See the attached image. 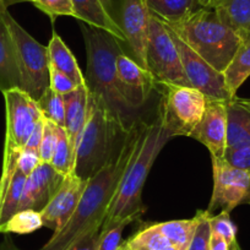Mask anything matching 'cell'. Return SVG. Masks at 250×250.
Listing matches in <instances>:
<instances>
[{
  "mask_svg": "<svg viewBox=\"0 0 250 250\" xmlns=\"http://www.w3.org/2000/svg\"><path fill=\"white\" fill-rule=\"evenodd\" d=\"M31 3V0H0V11L8 10L9 6L20 3Z\"/></svg>",
  "mask_w": 250,
  "mask_h": 250,
  "instance_id": "obj_42",
  "label": "cell"
},
{
  "mask_svg": "<svg viewBox=\"0 0 250 250\" xmlns=\"http://www.w3.org/2000/svg\"><path fill=\"white\" fill-rule=\"evenodd\" d=\"M212 160L213 189L208 211L216 210L230 212L237 206L250 205V173L235 168L223 158Z\"/></svg>",
  "mask_w": 250,
  "mask_h": 250,
  "instance_id": "obj_10",
  "label": "cell"
},
{
  "mask_svg": "<svg viewBox=\"0 0 250 250\" xmlns=\"http://www.w3.org/2000/svg\"><path fill=\"white\" fill-rule=\"evenodd\" d=\"M37 104L45 119L58 126L64 128L65 107H64V100H62V95L54 92L50 87H47V90L37 100Z\"/></svg>",
  "mask_w": 250,
  "mask_h": 250,
  "instance_id": "obj_29",
  "label": "cell"
},
{
  "mask_svg": "<svg viewBox=\"0 0 250 250\" xmlns=\"http://www.w3.org/2000/svg\"><path fill=\"white\" fill-rule=\"evenodd\" d=\"M125 243H126V242H125ZM126 250H133V249H129V248H128V245H126Z\"/></svg>",
  "mask_w": 250,
  "mask_h": 250,
  "instance_id": "obj_47",
  "label": "cell"
},
{
  "mask_svg": "<svg viewBox=\"0 0 250 250\" xmlns=\"http://www.w3.org/2000/svg\"><path fill=\"white\" fill-rule=\"evenodd\" d=\"M227 148L250 143V98L234 96L226 101Z\"/></svg>",
  "mask_w": 250,
  "mask_h": 250,
  "instance_id": "obj_19",
  "label": "cell"
},
{
  "mask_svg": "<svg viewBox=\"0 0 250 250\" xmlns=\"http://www.w3.org/2000/svg\"><path fill=\"white\" fill-rule=\"evenodd\" d=\"M44 117L42 119L38 120V123L36 124L35 129H33L32 134H31L30 139H28L27 144H26L25 148H32V150H37L40 148L41 141H42L43 136V128H44Z\"/></svg>",
  "mask_w": 250,
  "mask_h": 250,
  "instance_id": "obj_40",
  "label": "cell"
},
{
  "mask_svg": "<svg viewBox=\"0 0 250 250\" xmlns=\"http://www.w3.org/2000/svg\"><path fill=\"white\" fill-rule=\"evenodd\" d=\"M49 87L59 95H66L79 87L68 75L49 65Z\"/></svg>",
  "mask_w": 250,
  "mask_h": 250,
  "instance_id": "obj_37",
  "label": "cell"
},
{
  "mask_svg": "<svg viewBox=\"0 0 250 250\" xmlns=\"http://www.w3.org/2000/svg\"><path fill=\"white\" fill-rule=\"evenodd\" d=\"M118 250H126V243H122V245L119 247V249Z\"/></svg>",
  "mask_w": 250,
  "mask_h": 250,
  "instance_id": "obj_46",
  "label": "cell"
},
{
  "mask_svg": "<svg viewBox=\"0 0 250 250\" xmlns=\"http://www.w3.org/2000/svg\"><path fill=\"white\" fill-rule=\"evenodd\" d=\"M40 153L37 150L32 148H23L22 152L20 153L18 160V169L26 177L31 174L38 166L41 165Z\"/></svg>",
  "mask_w": 250,
  "mask_h": 250,
  "instance_id": "obj_38",
  "label": "cell"
},
{
  "mask_svg": "<svg viewBox=\"0 0 250 250\" xmlns=\"http://www.w3.org/2000/svg\"><path fill=\"white\" fill-rule=\"evenodd\" d=\"M129 249L133 250H177L167 237L152 223L141 228L138 233L126 240Z\"/></svg>",
  "mask_w": 250,
  "mask_h": 250,
  "instance_id": "obj_26",
  "label": "cell"
},
{
  "mask_svg": "<svg viewBox=\"0 0 250 250\" xmlns=\"http://www.w3.org/2000/svg\"><path fill=\"white\" fill-rule=\"evenodd\" d=\"M65 175L60 174L50 163H41L27 177L23 188L20 210L42 211L62 185Z\"/></svg>",
  "mask_w": 250,
  "mask_h": 250,
  "instance_id": "obj_15",
  "label": "cell"
},
{
  "mask_svg": "<svg viewBox=\"0 0 250 250\" xmlns=\"http://www.w3.org/2000/svg\"><path fill=\"white\" fill-rule=\"evenodd\" d=\"M242 42L223 71L226 86L230 95L237 96V91L250 76V33L240 36Z\"/></svg>",
  "mask_w": 250,
  "mask_h": 250,
  "instance_id": "obj_23",
  "label": "cell"
},
{
  "mask_svg": "<svg viewBox=\"0 0 250 250\" xmlns=\"http://www.w3.org/2000/svg\"><path fill=\"white\" fill-rule=\"evenodd\" d=\"M21 88L15 45L8 26L0 18V91Z\"/></svg>",
  "mask_w": 250,
  "mask_h": 250,
  "instance_id": "obj_20",
  "label": "cell"
},
{
  "mask_svg": "<svg viewBox=\"0 0 250 250\" xmlns=\"http://www.w3.org/2000/svg\"><path fill=\"white\" fill-rule=\"evenodd\" d=\"M58 128H59L58 125L53 124L52 122L47 119L44 120L42 141H41L40 148H38V153H40L42 163H50V161H52L58 143Z\"/></svg>",
  "mask_w": 250,
  "mask_h": 250,
  "instance_id": "obj_33",
  "label": "cell"
},
{
  "mask_svg": "<svg viewBox=\"0 0 250 250\" xmlns=\"http://www.w3.org/2000/svg\"><path fill=\"white\" fill-rule=\"evenodd\" d=\"M222 158L233 167L250 173V143L226 148Z\"/></svg>",
  "mask_w": 250,
  "mask_h": 250,
  "instance_id": "obj_36",
  "label": "cell"
},
{
  "mask_svg": "<svg viewBox=\"0 0 250 250\" xmlns=\"http://www.w3.org/2000/svg\"><path fill=\"white\" fill-rule=\"evenodd\" d=\"M208 8L240 36L250 33V0H211Z\"/></svg>",
  "mask_w": 250,
  "mask_h": 250,
  "instance_id": "obj_22",
  "label": "cell"
},
{
  "mask_svg": "<svg viewBox=\"0 0 250 250\" xmlns=\"http://www.w3.org/2000/svg\"><path fill=\"white\" fill-rule=\"evenodd\" d=\"M146 69L155 83L190 86L183 70L179 52L167 26L151 14L146 43Z\"/></svg>",
  "mask_w": 250,
  "mask_h": 250,
  "instance_id": "obj_9",
  "label": "cell"
},
{
  "mask_svg": "<svg viewBox=\"0 0 250 250\" xmlns=\"http://www.w3.org/2000/svg\"><path fill=\"white\" fill-rule=\"evenodd\" d=\"M163 23L220 73L226 70L242 42L239 33L211 8H198L178 22Z\"/></svg>",
  "mask_w": 250,
  "mask_h": 250,
  "instance_id": "obj_4",
  "label": "cell"
},
{
  "mask_svg": "<svg viewBox=\"0 0 250 250\" xmlns=\"http://www.w3.org/2000/svg\"><path fill=\"white\" fill-rule=\"evenodd\" d=\"M0 18L8 26L15 45L21 75V90L37 101L49 87L50 62L48 48L36 41L8 10L0 11Z\"/></svg>",
  "mask_w": 250,
  "mask_h": 250,
  "instance_id": "obj_8",
  "label": "cell"
},
{
  "mask_svg": "<svg viewBox=\"0 0 250 250\" xmlns=\"http://www.w3.org/2000/svg\"><path fill=\"white\" fill-rule=\"evenodd\" d=\"M74 163H75V155H74V151L69 143L66 131L65 129L59 126L58 128L57 147H55L50 165L60 174L68 175L69 173H73Z\"/></svg>",
  "mask_w": 250,
  "mask_h": 250,
  "instance_id": "obj_30",
  "label": "cell"
},
{
  "mask_svg": "<svg viewBox=\"0 0 250 250\" xmlns=\"http://www.w3.org/2000/svg\"><path fill=\"white\" fill-rule=\"evenodd\" d=\"M102 227H95L76 240L68 250H97Z\"/></svg>",
  "mask_w": 250,
  "mask_h": 250,
  "instance_id": "obj_39",
  "label": "cell"
},
{
  "mask_svg": "<svg viewBox=\"0 0 250 250\" xmlns=\"http://www.w3.org/2000/svg\"><path fill=\"white\" fill-rule=\"evenodd\" d=\"M211 0H198L199 8H208Z\"/></svg>",
  "mask_w": 250,
  "mask_h": 250,
  "instance_id": "obj_44",
  "label": "cell"
},
{
  "mask_svg": "<svg viewBox=\"0 0 250 250\" xmlns=\"http://www.w3.org/2000/svg\"><path fill=\"white\" fill-rule=\"evenodd\" d=\"M131 223L125 220L118 222L117 225L101 229L100 240H98L97 250H118L122 245V233L126 226Z\"/></svg>",
  "mask_w": 250,
  "mask_h": 250,
  "instance_id": "obj_35",
  "label": "cell"
},
{
  "mask_svg": "<svg viewBox=\"0 0 250 250\" xmlns=\"http://www.w3.org/2000/svg\"><path fill=\"white\" fill-rule=\"evenodd\" d=\"M81 32L87 55L85 78L88 90L105 101L126 133L138 118L135 117L136 109L129 102L126 91L118 78L117 58L124 52L119 44L120 41L110 33L85 22L81 25Z\"/></svg>",
  "mask_w": 250,
  "mask_h": 250,
  "instance_id": "obj_2",
  "label": "cell"
},
{
  "mask_svg": "<svg viewBox=\"0 0 250 250\" xmlns=\"http://www.w3.org/2000/svg\"><path fill=\"white\" fill-rule=\"evenodd\" d=\"M0 250H20L15 244H14L13 239L10 237H5L4 240L0 243Z\"/></svg>",
  "mask_w": 250,
  "mask_h": 250,
  "instance_id": "obj_43",
  "label": "cell"
},
{
  "mask_svg": "<svg viewBox=\"0 0 250 250\" xmlns=\"http://www.w3.org/2000/svg\"><path fill=\"white\" fill-rule=\"evenodd\" d=\"M229 213L230 212H227V211H221L217 215H211L210 227L211 232L222 235L230 245L237 240V227L230 220Z\"/></svg>",
  "mask_w": 250,
  "mask_h": 250,
  "instance_id": "obj_34",
  "label": "cell"
},
{
  "mask_svg": "<svg viewBox=\"0 0 250 250\" xmlns=\"http://www.w3.org/2000/svg\"><path fill=\"white\" fill-rule=\"evenodd\" d=\"M199 217L188 218V220H174L167 222L156 223L158 229L169 239L177 250H188L198 226Z\"/></svg>",
  "mask_w": 250,
  "mask_h": 250,
  "instance_id": "obj_25",
  "label": "cell"
},
{
  "mask_svg": "<svg viewBox=\"0 0 250 250\" xmlns=\"http://www.w3.org/2000/svg\"><path fill=\"white\" fill-rule=\"evenodd\" d=\"M3 96L5 100L6 133L0 175V201L3 200L18 170L19 156L26 147L38 120L43 118L37 101L21 88L4 91Z\"/></svg>",
  "mask_w": 250,
  "mask_h": 250,
  "instance_id": "obj_6",
  "label": "cell"
},
{
  "mask_svg": "<svg viewBox=\"0 0 250 250\" xmlns=\"http://www.w3.org/2000/svg\"><path fill=\"white\" fill-rule=\"evenodd\" d=\"M86 184L87 180L81 179L74 173L65 175L52 200L41 211L43 226L54 230V233L59 232L75 212Z\"/></svg>",
  "mask_w": 250,
  "mask_h": 250,
  "instance_id": "obj_12",
  "label": "cell"
},
{
  "mask_svg": "<svg viewBox=\"0 0 250 250\" xmlns=\"http://www.w3.org/2000/svg\"><path fill=\"white\" fill-rule=\"evenodd\" d=\"M210 250H230V245L222 235L211 232L210 235Z\"/></svg>",
  "mask_w": 250,
  "mask_h": 250,
  "instance_id": "obj_41",
  "label": "cell"
},
{
  "mask_svg": "<svg viewBox=\"0 0 250 250\" xmlns=\"http://www.w3.org/2000/svg\"><path fill=\"white\" fill-rule=\"evenodd\" d=\"M125 134L105 101L88 90L87 115L76 147L74 174L83 180L92 178L117 152L115 144Z\"/></svg>",
  "mask_w": 250,
  "mask_h": 250,
  "instance_id": "obj_5",
  "label": "cell"
},
{
  "mask_svg": "<svg viewBox=\"0 0 250 250\" xmlns=\"http://www.w3.org/2000/svg\"><path fill=\"white\" fill-rule=\"evenodd\" d=\"M160 92L157 115L170 139L190 138L205 113L208 97L191 86L168 83H155Z\"/></svg>",
  "mask_w": 250,
  "mask_h": 250,
  "instance_id": "obj_7",
  "label": "cell"
},
{
  "mask_svg": "<svg viewBox=\"0 0 250 250\" xmlns=\"http://www.w3.org/2000/svg\"><path fill=\"white\" fill-rule=\"evenodd\" d=\"M47 48L50 65L53 68L68 75L78 86L86 83V78L79 66L78 60L55 30H53L52 38Z\"/></svg>",
  "mask_w": 250,
  "mask_h": 250,
  "instance_id": "obj_21",
  "label": "cell"
},
{
  "mask_svg": "<svg viewBox=\"0 0 250 250\" xmlns=\"http://www.w3.org/2000/svg\"><path fill=\"white\" fill-rule=\"evenodd\" d=\"M230 250H242V248L239 247V244H238L237 240H235L233 244H230Z\"/></svg>",
  "mask_w": 250,
  "mask_h": 250,
  "instance_id": "obj_45",
  "label": "cell"
},
{
  "mask_svg": "<svg viewBox=\"0 0 250 250\" xmlns=\"http://www.w3.org/2000/svg\"><path fill=\"white\" fill-rule=\"evenodd\" d=\"M62 100H64V107H65L64 129H65L69 143H70L74 155H75L81 133L85 126L86 115H87V83L80 85L76 90L71 91L66 95H62Z\"/></svg>",
  "mask_w": 250,
  "mask_h": 250,
  "instance_id": "obj_18",
  "label": "cell"
},
{
  "mask_svg": "<svg viewBox=\"0 0 250 250\" xmlns=\"http://www.w3.org/2000/svg\"><path fill=\"white\" fill-rule=\"evenodd\" d=\"M76 19L93 27L110 33L125 43L124 33L112 14V4L107 0H71Z\"/></svg>",
  "mask_w": 250,
  "mask_h": 250,
  "instance_id": "obj_17",
  "label": "cell"
},
{
  "mask_svg": "<svg viewBox=\"0 0 250 250\" xmlns=\"http://www.w3.org/2000/svg\"><path fill=\"white\" fill-rule=\"evenodd\" d=\"M168 140H170V136L165 130L161 118L157 115L156 119L147 123L140 147L125 170L102 229L125 220L133 223L143 216L146 210L143 204L144 185L158 153Z\"/></svg>",
  "mask_w": 250,
  "mask_h": 250,
  "instance_id": "obj_3",
  "label": "cell"
},
{
  "mask_svg": "<svg viewBox=\"0 0 250 250\" xmlns=\"http://www.w3.org/2000/svg\"><path fill=\"white\" fill-rule=\"evenodd\" d=\"M107 1H109V3H110V4H112V0H107Z\"/></svg>",
  "mask_w": 250,
  "mask_h": 250,
  "instance_id": "obj_48",
  "label": "cell"
},
{
  "mask_svg": "<svg viewBox=\"0 0 250 250\" xmlns=\"http://www.w3.org/2000/svg\"><path fill=\"white\" fill-rule=\"evenodd\" d=\"M150 16L146 0H122L118 22L124 33L125 43L130 47L136 62L145 69Z\"/></svg>",
  "mask_w": 250,
  "mask_h": 250,
  "instance_id": "obj_13",
  "label": "cell"
},
{
  "mask_svg": "<svg viewBox=\"0 0 250 250\" xmlns=\"http://www.w3.org/2000/svg\"><path fill=\"white\" fill-rule=\"evenodd\" d=\"M169 30V28H168ZM170 31V30H169ZM173 41L179 52L183 70L191 87L196 88L213 101H228L233 97L227 90L223 74L216 70L205 59L188 47L177 35L170 31Z\"/></svg>",
  "mask_w": 250,
  "mask_h": 250,
  "instance_id": "obj_11",
  "label": "cell"
},
{
  "mask_svg": "<svg viewBox=\"0 0 250 250\" xmlns=\"http://www.w3.org/2000/svg\"><path fill=\"white\" fill-rule=\"evenodd\" d=\"M117 73L130 104L135 109L143 107L151 91L155 90V79L150 71L123 52L117 58Z\"/></svg>",
  "mask_w": 250,
  "mask_h": 250,
  "instance_id": "obj_16",
  "label": "cell"
},
{
  "mask_svg": "<svg viewBox=\"0 0 250 250\" xmlns=\"http://www.w3.org/2000/svg\"><path fill=\"white\" fill-rule=\"evenodd\" d=\"M147 123L138 118L123 138L119 148L87 180L85 191L70 220L54 233L40 250H68L74 243L95 227H102L126 168L140 147Z\"/></svg>",
  "mask_w": 250,
  "mask_h": 250,
  "instance_id": "obj_1",
  "label": "cell"
},
{
  "mask_svg": "<svg viewBox=\"0 0 250 250\" xmlns=\"http://www.w3.org/2000/svg\"><path fill=\"white\" fill-rule=\"evenodd\" d=\"M43 227L42 216L40 211L26 208L20 210L11 216L4 225L0 226V233H16V234H28Z\"/></svg>",
  "mask_w": 250,
  "mask_h": 250,
  "instance_id": "obj_28",
  "label": "cell"
},
{
  "mask_svg": "<svg viewBox=\"0 0 250 250\" xmlns=\"http://www.w3.org/2000/svg\"><path fill=\"white\" fill-rule=\"evenodd\" d=\"M31 3L54 21L59 16H71L76 19L71 0H31Z\"/></svg>",
  "mask_w": 250,
  "mask_h": 250,
  "instance_id": "obj_32",
  "label": "cell"
},
{
  "mask_svg": "<svg viewBox=\"0 0 250 250\" xmlns=\"http://www.w3.org/2000/svg\"><path fill=\"white\" fill-rule=\"evenodd\" d=\"M190 138L205 145L211 157H223L227 148V110L225 101L208 100L205 113Z\"/></svg>",
  "mask_w": 250,
  "mask_h": 250,
  "instance_id": "obj_14",
  "label": "cell"
},
{
  "mask_svg": "<svg viewBox=\"0 0 250 250\" xmlns=\"http://www.w3.org/2000/svg\"><path fill=\"white\" fill-rule=\"evenodd\" d=\"M196 215L199 217V222L188 250H210V216L212 213L208 210H199Z\"/></svg>",
  "mask_w": 250,
  "mask_h": 250,
  "instance_id": "obj_31",
  "label": "cell"
},
{
  "mask_svg": "<svg viewBox=\"0 0 250 250\" xmlns=\"http://www.w3.org/2000/svg\"><path fill=\"white\" fill-rule=\"evenodd\" d=\"M26 179L27 177L25 174H22L19 169L16 170L3 200L0 201V226L4 225L11 216L20 211Z\"/></svg>",
  "mask_w": 250,
  "mask_h": 250,
  "instance_id": "obj_27",
  "label": "cell"
},
{
  "mask_svg": "<svg viewBox=\"0 0 250 250\" xmlns=\"http://www.w3.org/2000/svg\"><path fill=\"white\" fill-rule=\"evenodd\" d=\"M150 13L166 23L178 22L198 9V0H146Z\"/></svg>",
  "mask_w": 250,
  "mask_h": 250,
  "instance_id": "obj_24",
  "label": "cell"
}]
</instances>
